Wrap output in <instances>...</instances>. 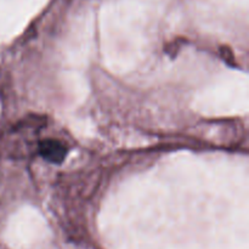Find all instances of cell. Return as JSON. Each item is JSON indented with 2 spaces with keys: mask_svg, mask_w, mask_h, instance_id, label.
<instances>
[{
  "mask_svg": "<svg viewBox=\"0 0 249 249\" xmlns=\"http://www.w3.org/2000/svg\"><path fill=\"white\" fill-rule=\"evenodd\" d=\"M40 152L46 160H51V162L60 163L65 158L66 150L62 143L53 140H48L41 143Z\"/></svg>",
  "mask_w": 249,
  "mask_h": 249,
  "instance_id": "6da1fadb",
  "label": "cell"
}]
</instances>
